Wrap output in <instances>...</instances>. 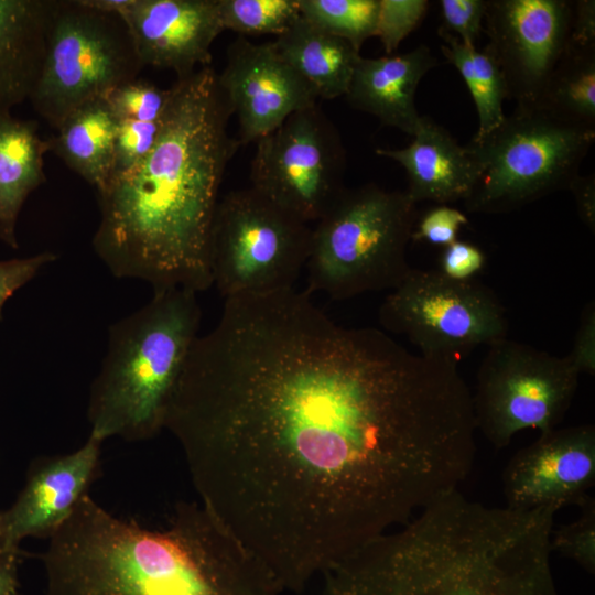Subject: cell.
Returning a JSON list of instances; mask_svg holds the SVG:
<instances>
[{"label":"cell","mask_w":595,"mask_h":595,"mask_svg":"<svg viewBox=\"0 0 595 595\" xmlns=\"http://www.w3.org/2000/svg\"><path fill=\"white\" fill-rule=\"evenodd\" d=\"M436 64L426 45L403 54L360 56L345 97L353 108L413 137L422 120L415 107V93L421 79Z\"/></svg>","instance_id":"18"},{"label":"cell","mask_w":595,"mask_h":595,"mask_svg":"<svg viewBox=\"0 0 595 595\" xmlns=\"http://www.w3.org/2000/svg\"><path fill=\"white\" fill-rule=\"evenodd\" d=\"M54 0H0V119L29 99L45 52Z\"/></svg>","instance_id":"20"},{"label":"cell","mask_w":595,"mask_h":595,"mask_svg":"<svg viewBox=\"0 0 595 595\" xmlns=\"http://www.w3.org/2000/svg\"><path fill=\"white\" fill-rule=\"evenodd\" d=\"M273 43L317 98L345 96L360 57L348 42L324 32L300 15Z\"/></svg>","instance_id":"22"},{"label":"cell","mask_w":595,"mask_h":595,"mask_svg":"<svg viewBox=\"0 0 595 595\" xmlns=\"http://www.w3.org/2000/svg\"><path fill=\"white\" fill-rule=\"evenodd\" d=\"M536 106L566 122L595 130V47L567 46Z\"/></svg>","instance_id":"24"},{"label":"cell","mask_w":595,"mask_h":595,"mask_svg":"<svg viewBox=\"0 0 595 595\" xmlns=\"http://www.w3.org/2000/svg\"><path fill=\"white\" fill-rule=\"evenodd\" d=\"M580 517L552 530L551 551L574 560L588 573L595 571V499L587 495L578 505Z\"/></svg>","instance_id":"29"},{"label":"cell","mask_w":595,"mask_h":595,"mask_svg":"<svg viewBox=\"0 0 595 595\" xmlns=\"http://www.w3.org/2000/svg\"><path fill=\"white\" fill-rule=\"evenodd\" d=\"M151 152L97 191L93 248L119 279L153 291L213 285L209 240L219 187L239 148L232 116L208 66L177 77Z\"/></svg>","instance_id":"2"},{"label":"cell","mask_w":595,"mask_h":595,"mask_svg":"<svg viewBox=\"0 0 595 595\" xmlns=\"http://www.w3.org/2000/svg\"><path fill=\"white\" fill-rule=\"evenodd\" d=\"M580 371L565 357L506 337L488 346L472 405L476 430L504 448L524 429L558 428L575 396Z\"/></svg>","instance_id":"10"},{"label":"cell","mask_w":595,"mask_h":595,"mask_svg":"<svg viewBox=\"0 0 595 595\" xmlns=\"http://www.w3.org/2000/svg\"><path fill=\"white\" fill-rule=\"evenodd\" d=\"M143 66L120 15L84 0H54L41 72L29 99L57 129L76 108L137 79Z\"/></svg>","instance_id":"8"},{"label":"cell","mask_w":595,"mask_h":595,"mask_svg":"<svg viewBox=\"0 0 595 595\" xmlns=\"http://www.w3.org/2000/svg\"><path fill=\"white\" fill-rule=\"evenodd\" d=\"M196 295L185 289L154 291L148 303L110 326L89 391L90 434L138 442L163 429L167 402L198 337Z\"/></svg>","instance_id":"5"},{"label":"cell","mask_w":595,"mask_h":595,"mask_svg":"<svg viewBox=\"0 0 595 595\" xmlns=\"http://www.w3.org/2000/svg\"><path fill=\"white\" fill-rule=\"evenodd\" d=\"M170 97V88L137 78L116 88L107 100L117 120L156 122L163 119Z\"/></svg>","instance_id":"28"},{"label":"cell","mask_w":595,"mask_h":595,"mask_svg":"<svg viewBox=\"0 0 595 595\" xmlns=\"http://www.w3.org/2000/svg\"><path fill=\"white\" fill-rule=\"evenodd\" d=\"M559 509L488 507L454 490L328 569L324 595H559Z\"/></svg>","instance_id":"3"},{"label":"cell","mask_w":595,"mask_h":595,"mask_svg":"<svg viewBox=\"0 0 595 595\" xmlns=\"http://www.w3.org/2000/svg\"><path fill=\"white\" fill-rule=\"evenodd\" d=\"M595 140V130L566 122L539 106H517L466 148L477 178L469 213H508L567 190Z\"/></svg>","instance_id":"7"},{"label":"cell","mask_w":595,"mask_h":595,"mask_svg":"<svg viewBox=\"0 0 595 595\" xmlns=\"http://www.w3.org/2000/svg\"><path fill=\"white\" fill-rule=\"evenodd\" d=\"M57 256L44 251L25 258L0 260V314L7 301Z\"/></svg>","instance_id":"34"},{"label":"cell","mask_w":595,"mask_h":595,"mask_svg":"<svg viewBox=\"0 0 595 595\" xmlns=\"http://www.w3.org/2000/svg\"><path fill=\"white\" fill-rule=\"evenodd\" d=\"M439 35L443 40L444 57L458 71L473 97L478 116L475 136H484L506 116L502 105L509 97L501 71L487 51L464 44L446 33Z\"/></svg>","instance_id":"25"},{"label":"cell","mask_w":595,"mask_h":595,"mask_svg":"<svg viewBox=\"0 0 595 595\" xmlns=\"http://www.w3.org/2000/svg\"><path fill=\"white\" fill-rule=\"evenodd\" d=\"M569 46L574 48L595 47V1L572 2Z\"/></svg>","instance_id":"37"},{"label":"cell","mask_w":595,"mask_h":595,"mask_svg":"<svg viewBox=\"0 0 595 595\" xmlns=\"http://www.w3.org/2000/svg\"><path fill=\"white\" fill-rule=\"evenodd\" d=\"M403 149H377L376 154L399 163L407 172L409 197L446 205L465 202L477 178L476 163L466 145L433 119L422 116L421 125Z\"/></svg>","instance_id":"19"},{"label":"cell","mask_w":595,"mask_h":595,"mask_svg":"<svg viewBox=\"0 0 595 595\" xmlns=\"http://www.w3.org/2000/svg\"><path fill=\"white\" fill-rule=\"evenodd\" d=\"M119 15L143 65L177 77L210 66L212 45L225 31L218 0H127Z\"/></svg>","instance_id":"16"},{"label":"cell","mask_w":595,"mask_h":595,"mask_svg":"<svg viewBox=\"0 0 595 595\" xmlns=\"http://www.w3.org/2000/svg\"><path fill=\"white\" fill-rule=\"evenodd\" d=\"M426 0H379L376 36L386 55H392L400 43L420 24L428 12Z\"/></svg>","instance_id":"30"},{"label":"cell","mask_w":595,"mask_h":595,"mask_svg":"<svg viewBox=\"0 0 595 595\" xmlns=\"http://www.w3.org/2000/svg\"><path fill=\"white\" fill-rule=\"evenodd\" d=\"M162 122L118 120L110 178L129 171L151 152Z\"/></svg>","instance_id":"31"},{"label":"cell","mask_w":595,"mask_h":595,"mask_svg":"<svg viewBox=\"0 0 595 595\" xmlns=\"http://www.w3.org/2000/svg\"><path fill=\"white\" fill-rule=\"evenodd\" d=\"M46 595H280L269 569L202 504L167 526L119 518L85 495L42 554Z\"/></svg>","instance_id":"4"},{"label":"cell","mask_w":595,"mask_h":595,"mask_svg":"<svg viewBox=\"0 0 595 595\" xmlns=\"http://www.w3.org/2000/svg\"><path fill=\"white\" fill-rule=\"evenodd\" d=\"M20 552H0V595L18 594V560Z\"/></svg>","instance_id":"39"},{"label":"cell","mask_w":595,"mask_h":595,"mask_svg":"<svg viewBox=\"0 0 595 595\" xmlns=\"http://www.w3.org/2000/svg\"><path fill=\"white\" fill-rule=\"evenodd\" d=\"M102 442L89 434L75 452L32 463L23 489L3 511L7 551L20 552L19 544L28 537L50 539L66 521L97 474Z\"/></svg>","instance_id":"17"},{"label":"cell","mask_w":595,"mask_h":595,"mask_svg":"<svg viewBox=\"0 0 595 595\" xmlns=\"http://www.w3.org/2000/svg\"><path fill=\"white\" fill-rule=\"evenodd\" d=\"M47 151L35 121L0 119V240L11 248H18L17 221L26 198L45 182Z\"/></svg>","instance_id":"21"},{"label":"cell","mask_w":595,"mask_h":595,"mask_svg":"<svg viewBox=\"0 0 595 595\" xmlns=\"http://www.w3.org/2000/svg\"><path fill=\"white\" fill-rule=\"evenodd\" d=\"M468 224L467 216L447 205H439L418 219L412 240H425L432 245L448 246L456 241L458 230Z\"/></svg>","instance_id":"33"},{"label":"cell","mask_w":595,"mask_h":595,"mask_svg":"<svg viewBox=\"0 0 595 595\" xmlns=\"http://www.w3.org/2000/svg\"><path fill=\"white\" fill-rule=\"evenodd\" d=\"M572 1L487 0L485 46L517 106L537 104L569 46Z\"/></svg>","instance_id":"13"},{"label":"cell","mask_w":595,"mask_h":595,"mask_svg":"<svg viewBox=\"0 0 595 595\" xmlns=\"http://www.w3.org/2000/svg\"><path fill=\"white\" fill-rule=\"evenodd\" d=\"M303 19L360 51L376 36L379 0H299Z\"/></svg>","instance_id":"26"},{"label":"cell","mask_w":595,"mask_h":595,"mask_svg":"<svg viewBox=\"0 0 595 595\" xmlns=\"http://www.w3.org/2000/svg\"><path fill=\"white\" fill-rule=\"evenodd\" d=\"M117 127L107 98L88 101L65 117L47 140L50 151L97 192L111 176Z\"/></svg>","instance_id":"23"},{"label":"cell","mask_w":595,"mask_h":595,"mask_svg":"<svg viewBox=\"0 0 595 595\" xmlns=\"http://www.w3.org/2000/svg\"><path fill=\"white\" fill-rule=\"evenodd\" d=\"M441 25L437 33H446L459 42L476 46L484 29L487 0L437 1Z\"/></svg>","instance_id":"32"},{"label":"cell","mask_w":595,"mask_h":595,"mask_svg":"<svg viewBox=\"0 0 595 595\" xmlns=\"http://www.w3.org/2000/svg\"><path fill=\"white\" fill-rule=\"evenodd\" d=\"M15 595H19V594H15Z\"/></svg>","instance_id":"41"},{"label":"cell","mask_w":595,"mask_h":595,"mask_svg":"<svg viewBox=\"0 0 595 595\" xmlns=\"http://www.w3.org/2000/svg\"><path fill=\"white\" fill-rule=\"evenodd\" d=\"M217 83L237 116L239 147L256 142L317 100L273 41L256 44L239 36L228 46L227 62Z\"/></svg>","instance_id":"14"},{"label":"cell","mask_w":595,"mask_h":595,"mask_svg":"<svg viewBox=\"0 0 595 595\" xmlns=\"http://www.w3.org/2000/svg\"><path fill=\"white\" fill-rule=\"evenodd\" d=\"M567 358L580 372H595V306L588 303L582 314Z\"/></svg>","instance_id":"36"},{"label":"cell","mask_w":595,"mask_h":595,"mask_svg":"<svg viewBox=\"0 0 595 595\" xmlns=\"http://www.w3.org/2000/svg\"><path fill=\"white\" fill-rule=\"evenodd\" d=\"M485 264L484 252L475 245L456 240L445 247L441 258V272L456 281L473 280Z\"/></svg>","instance_id":"35"},{"label":"cell","mask_w":595,"mask_h":595,"mask_svg":"<svg viewBox=\"0 0 595 595\" xmlns=\"http://www.w3.org/2000/svg\"><path fill=\"white\" fill-rule=\"evenodd\" d=\"M581 220L595 232V176L577 174L569 184Z\"/></svg>","instance_id":"38"},{"label":"cell","mask_w":595,"mask_h":595,"mask_svg":"<svg viewBox=\"0 0 595 595\" xmlns=\"http://www.w3.org/2000/svg\"><path fill=\"white\" fill-rule=\"evenodd\" d=\"M418 219L405 191L346 187L312 228L306 292L346 300L396 289L412 269L407 248Z\"/></svg>","instance_id":"6"},{"label":"cell","mask_w":595,"mask_h":595,"mask_svg":"<svg viewBox=\"0 0 595 595\" xmlns=\"http://www.w3.org/2000/svg\"><path fill=\"white\" fill-rule=\"evenodd\" d=\"M255 143L251 187L301 220H320L346 190L340 134L317 105L292 113Z\"/></svg>","instance_id":"12"},{"label":"cell","mask_w":595,"mask_h":595,"mask_svg":"<svg viewBox=\"0 0 595 595\" xmlns=\"http://www.w3.org/2000/svg\"><path fill=\"white\" fill-rule=\"evenodd\" d=\"M383 328L405 336L430 357L457 358L506 337V312L495 294L440 270L411 269L379 309Z\"/></svg>","instance_id":"11"},{"label":"cell","mask_w":595,"mask_h":595,"mask_svg":"<svg viewBox=\"0 0 595 595\" xmlns=\"http://www.w3.org/2000/svg\"><path fill=\"white\" fill-rule=\"evenodd\" d=\"M595 484V428H555L519 450L502 474L506 507L580 505Z\"/></svg>","instance_id":"15"},{"label":"cell","mask_w":595,"mask_h":595,"mask_svg":"<svg viewBox=\"0 0 595 595\" xmlns=\"http://www.w3.org/2000/svg\"><path fill=\"white\" fill-rule=\"evenodd\" d=\"M312 227L247 187L219 199L209 240L213 285L224 300L294 289Z\"/></svg>","instance_id":"9"},{"label":"cell","mask_w":595,"mask_h":595,"mask_svg":"<svg viewBox=\"0 0 595 595\" xmlns=\"http://www.w3.org/2000/svg\"><path fill=\"white\" fill-rule=\"evenodd\" d=\"M224 30L279 36L301 15L299 0H218Z\"/></svg>","instance_id":"27"},{"label":"cell","mask_w":595,"mask_h":595,"mask_svg":"<svg viewBox=\"0 0 595 595\" xmlns=\"http://www.w3.org/2000/svg\"><path fill=\"white\" fill-rule=\"evenodd\" d=\"M457 361L331 320L295 289L226 299L165 410L201 504L300 593L469 475Z\"/></svg>","instance_id":"1"},{"label":"cell","mask_w":595,"mask_h":595,"mask_svg":"<svg viewBox=\"0 0 595 595\" xmlns=\"http://www.w3.org/2000/svg\"><path fill=\"white\" fill-rule=\"evenodd\" d=\"M2 551H7V550L4 545L3 511H0V552Z\"/></svg>","instance_id":"40"}]
</instances>
